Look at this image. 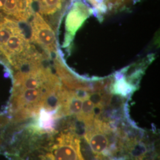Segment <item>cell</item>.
Segmentation results:
<instances>
[{
    "label": "cell",
    "instance_id": "3",
    "mask_svg": "<svg viewBox=\"0 0 160 160\" xmlns=\"http://www.w3.org/2000/svg\"><path fill=\"white\" fill-rule=\"evenodd\" d=\"M33 41L42 46L45 50L52 52L55 49V37L51 27L38 12L34 14L32 22Z\"/></svg>",
    "mask_w": 160,
    "mask_h": 160
},
{
    "label": "cell",
    "instance_id": "2",
    "mask_svg": "<svg viewBox=\"0 0 160 160\" xmlns=\"http://www.w3.org/2000/svg\"><path fill=\"white\" fill-rule=\"evenodd\" d=\"M88 127L90 129L86 132L85 138L92 152L100 158L106 156L109 154L110 148L109 127L96 120Z\"/></svg>",
    "mask_w": 160,
    "mask_h": 160
},
{
    "label": "cell",
    "instance_id": "1",
    "mask_svg": "<svg viewBox=\"0 0 160 160\" xmlns=\"http://www.w3.org/2000/svg\"><path fill=\"white\" fill-rule=\"evenodd\" d=\"M46 160H84L80 151V140L70 133L57 138L46 154Z\"/></svg>",
    "mask_w": 160,
    "mask_h": 160
},
{
    "label": "cell",
    "instance_id": "4",
    "mask_svg": "<svg viewBox=\"0 0 160 160\" xmlns=\"http://www.w3.org/2000/svg\"><path fill=\"white\" fill-rule=\"evenodd\" d=\"M39 6V11L42 15L50 16L59 12L64 0H34Z\"/></svg>",
    "mask_w": 160,
    "mask_h": 160
}]
</instances>
